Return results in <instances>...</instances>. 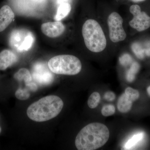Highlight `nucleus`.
<instances>
[{
	"instance_id": "1",
	"label": "nucleus",
	"mask_w": 150,
	"mask_h": 150,
	"mask_svg": "<svg viewBox=\"0 0 150 150\" xmlns=\"http://www.w3.org/2000/svg\"><path fill=\"white\" fill-rule=\"evenodd\" d=\"M110 136L107 126L99 123L89 124L77 135L75 145L79 150H94L106 144Z\"/></svg>"
},
{
	"instance_id": "2",
	"label": "nucleus",
	"mask_w": 150,
	"mask_h": 150,
	"mask_svg": "<svg viewBox=\"0 0 150 150\" xmlns=\"http://www.w3.org/2000/svg\"><path fill=\"white\" fill-rule=\"evenodd\" d=\"M64 107V102L59 96H48L33 103L28 108L30 119L36 122L48 121L56 117Z\"/></svg>"
},
{
	"instance_id": "3",
	"label": "nucleus",
	"mask_w": 150,
	"mask_h": 150,
	"mask_svg": "<svg viewBox=\"0 0 150 150\" xmlns=\"http://www.w3.org/2000/svg\"><path fill=\"white\" fill-rule=\"evenodd\" d=\"M82 32L86 47L89 51L98 53L104 50L107 44L106 38L102 28L96 21L87 20Z\"/></svg>"
},
{
	"instance_id": "4",
	"label": "nucleus",
	"mask_w": 150,
	"mask_h": 150,
	"mask_svg": "<svg viewBox=\"0 0 150 150\" xmlns=\"http://www.w3.org/2000/svg\"><path fill=\"white\" fill-rule=\"evenodd\" d=\"M49 69L57 74L75 75L81 71L82 64L77 57L71 55L54 56L48 62Z\"/></svg>"
},
{
	"instance_id": "5",
	"label": "nucleus",
	"mask_w": 150,
	"mask_h": 150,
	"mask_svg": "<svg viewBox=\"0 0 150 150\" xmlns=\"http://www.w3.org/2000/svg\"><path fill=\"white\" fill-rule=\"evenodd\" d=\"M34 41L33 34L24 29L13 30L9 38L11 46L19 52L28 51L32 47Z\"/></svg>"
},
{
	"instance_id": "6",
	"label": "nucleus",
	"mask_w": 150,
	"mask_h": 150,
	"mask_svg": "<svg viewBox=\"0 0 150 150\" xmlns=\"http://www.w3.org/2000/svg\"><path fill=\"white\" fill-rule=\"evenodd\" d=\"M123 18L117 13H112L108 16L109 37L112 42L117 43L126 39V34L123 27Z\"/></svg>"
},
{
	"instance_id": "7",
	"label": "nucleus",
	"mask_w": 150,
	"mask_h": 150,
	"mask_svg": "<svg viewBox=\"0 0 150 150\" xmlns=\"http://www.w3.org/2000/svg\"><path fill=\"white\" fill-rule=\"evenodd\" d=\"M130 11L134 18L129 22L130 26L139 31L146 30L150 27V17L145 12L141 11L138 5H133L130 8Z\"/></svg>"
},
{
	"instance_id": "8",
	"label": "nucleus",
	"mask_w": 150,
	"mask_h": 150,
	"mask_svg": "<svg viewBox=\"0 0 150 150\" xmlns=\"http://www.w3.org/2000/svg\"><path fill=\"white\" fill-rule=\"evenodd\" d=\"M47 65L43 62L35 63L33 67L32 76L38 83L42 85H47L53 81L54 76Z\"/></svg>"
},
{
	"instance_id": "9",
	"label": "nucleus",
	"mask_w": 150,
	"mask_h": 150,
	"mask_svg": "<svg viewBox=\"0 0 150 150\" xmlns=\"http://www.w3.org/2000/svg\"><path fill=\"white\" fill-rule=\"evenodd\" d=\"M64 25L60 21L50 22L42 24L41 30L44 34L50 38H56L62 35L64 32Z\"/></svg>"
},
{
	"instance_id": "10",
	"label": "nucleus",
	"mask_w": 150,
	"mask_h": 150,
	"mask_svg": "<svg viewBox=\"0 0 150 150\" xmlns=\"http://www.w3.org/2000/svg\"><path fill=\"white\" fill-rule=\"evenodd\" d=\"M14 17V13L10 7L8 5L3 6L0 9V32L8 27Z\"/></svg>"
},
{
	"instance_id": "11",
	"label": "nucleus",
	"mask_w": 150,
	"mask_h": 150,
	"mask_svg": "<svg viewBox=\"0 0 150 150\" xmlns=\"http://www.w3.org/2000/svg\"><path fill=\"white\" fill-rule=\"evenodd\" d=\"M18 57L11 50L5 49L0 52V70L4 71L16 62Z\"/></svg>"
},
{
	"instance_id": "12",
	"label": "nucleus",
	"mask_w": 150,
	"mask_h": 150,
	"mask_svg": "<svg viewBox=\"0 0 150 150\" xmlns=\"http://www.w3.org/2000/svg\"><path fill=\"white\" fill-rule=\"evenodd\" d=\"M133 101L125 94L123 93L119 97L117 103L118 110L122 113H126L131 110Z\"/></svg>"
},
{
	"instance_id": "13",
	"label": "nucleus",
	"mask_w": 150,
	"mask_h": 150,
	"mask_svg": "<svg viewBox=\"0 0 150 150\" xmlns=\"http://www.w3.org/2000/svg\"><path fill=\"white\" fill-rule=\"evenodd\" d=\"M14 78L19 81H23L26 86L32 82V75L28 70L25 68H22L19 70L14 75Z\"/></svg>"
},
{
	"instance_id": "14",
	"label": "nucleus",
	"mask_w": 150,
	"mask_h": 150,
	"mask_svg": "<svg viewBox=\"0 0 150 150\" xmlns=\"http://www.w3.org/2000/svg\"><path fill=\"white\" fill-rule=\"evenodd\" d=\"M71 6L69 4L67 3H62L57 10L54 19L56 21H60L67 17L71 12Z\"/></svg>"
},
{
	"instance_id": "15",
	"label": "nucleus",
	"mask_w": 150,
	"mask_h": 150,
	"mask_svg": "<svg viewBox=\"0 0 150 150\" xmlns=\"http://www.w3.org/2000/svg\"><path fill=\"white\" fill-rule=\"evenodd\" d=\"M144 136V134L142 132L135 134L130 139L128 140L124 145V149H130L131 148L135 146L138 143L143 139Z\"/></svg>"
},
{
	"instance_id": "16",
	"label": "nucleus",
	"mask_w": 150,
	"mask_h": 150,
	"mask_svg": "<svg viewBox=\"0 0 150 150\" xmlns=\"http://www.w3.org/2000/svg\"><path fill=\"white\" fill-rule=\"evenodd\" d=\"M133 52L139 59H143L146 55V46L144 47L139 43H135L131 46Z\"/></svg>"
},
{
	"instance_id": "17",
	"label": "nucleus",
	"mask_w": 150,
	"mask_h": 150,
	"mask_svg": "<svg viewBox=\"0 0 150 150\" xmlns=\"http://www.w3.org/2000/svg\"><path fill=\"white\" fill-rule=\"evenodd\" d=\"M140 65L137 62H134L131 65V68L126 73V79L128 81H133L135 79V75L139 71Z\"/></svg>"
},
{
	"instance_id": "18",
	"label": "nucleus",
	"mask_w": 150,
	"mask_h": 150,
	"mask_svg": "<svg viewBox=\"0 0 150 150\" xmlns=\"http://www.w3.org/2000/svg\"><path fill=\"white\" fill-rule=\"evenodd\" d=\"M100 96L98 92H95L91 94L88 100V105L91 108L97 107L100 101Z\"/></svg>"
},
{
	"instance_id": "19",
	"label": "nucleus",
	"mask_w": 150,
	"mask_h": 150,
	"mask_svg": "<svg viewBox=\"0 0 150 150\" xmlns=\"http://www.w3.org/2000/svg\"><path fill=\"white\" fill-rule=\"evenodd\" d=\"M15 96L17 98L20 100H26L30 96L29 90L27 88H18L16 92Z\"/></svg>"
},
{
	"instance_id": "20",
	"label": "nucleus",
	"mask_w": 150,
	"mask_h": 150,
	"mask_svg": "<svg viewBox=\"0 0 150 150\" xmlns=\"http://www.w3.org/2000/svg\"><path fill=\"white\" fill-rule=\"evenodd\" d=\"M125 93L133 102L138 99L139 97V92L131 87L126 88Z\"/></svg>"
},
{
	"instance_id": "21",
	"label": "nucleus",
	"mask_w": 150,
	"mask_h": 150,
	"mask_svg": "<svg viewBox=\"0 0 150 150\" xmlns=\"http://www.w3.org/2000/svg\"><path fill=\"white\" fill-rule=\"evenodd\" d=\"M115 108L112 105H107L103 107L101 113L103 116H109L114 114Z\"/></svg>"
},
{
	"instance_id": "22",
	"label": "nucleus",
	"mask_w": 150,
	"mask_h": 150,
	"mask_svg": "<svg viewBox=\"0 0 150 150\" xmlns=\"http://www.w3.org/2000/svg\"><path fill=\"white\" fill-rule=\"evenodd\" d=\"M120 64L124 67L128 66L132 62V59L130 55L125 54L121 56L119 59Z\"/></svg>"
},
{
	"instance_id": "23",
	"label": "nucleus",
	"mask_w": 150,
	"mask_h": 150,
	"mask_svg": "<svg viewBox=\"0 0 150 150\" xmlns=\"http://www.w3.org/2000/svg\"><path fill=\"white\" fill-rule=\"evenodd\" d=\"M104 98L107 101H112L115 99V95L112 92L108 91L105 94Z\"/></svg>"
},
{
	"instance_id": "24",
	"label": "nucleus",
	"mask_w": 150,
	"mask_h": 150,
	"mask_svg": "<svg viewBox=\"0 0 150 150\" xmlns=\"http://www.w3.org/2000/svg\"><path fill=\"white\" fill-rule=\"evenodd\" d=\"M26 87L29 90L31 91H36L38 88L36 84L35 83L32 82L27 86H26Z\"/></svg>"
},
{
	"instance_id": "25",
	"label": "nucleus",
	"mask_w": 150,
	"mask_h": 150,
	"mask_svg": "<svg viewBox=\"0 0 150 150\" xmlns=\"http://www.w3.org/2000/svg\"><path fill=\"white\" fill-rule=\"evenodd\" d=\"M131 1L137 3L140 2L144 1H145V0H131Z\"/></svg>"
},
{
	"instance_id": "26",
	"label": "nucleus",
	"mask_w": 150,
	"mask_h": 150,
	"mask_svg": "<svg viewBox=\"0 0 150 150\" xmlns=\"http://www.w3.org/2000/svg\"><path fill=\"white\" fill-rule=\"evenodd\" d=\"M67 1V0H58V1L60 3H65V2Z\"/></svg>"
},
{
	"instance_id": "27",
	"label": "nucleus",
	"mask_w": 150,
	"mask_h": 150,
	"mask_svg": "<svg viewBox=\"0 0 150 150\" xmlns=\"http://www.w3.org/2000/svg\"><path fill=\"white\" fill-rule=\"evenodd\" d=\"M147 90L148 94H149V96H150V86L148 88Z\"/></svg>"
},
{
	"instance_id": "28",
	"label": "nucleus",
	"mask_w": 150,
	"mask_h": 150,
	"mask_svg": "<svg viewBox=\"0 0 150 150\" xmlns=\"http://www.w3.org/2000/svg\"><path fill=\"white\" fill-rule=\"evenodd\" d=\"M35 1L38 2H41L43 1H45V0H34Z\"/></svg>"
},
{
	"instance_id": "29",
	"label": "nucleus",
	"mask_w": 150,
	"mask_h": 150,
	"mask_svg": "<svg viewBox=\"0 0 150 150\" xmlns=\"http://www.w3.org/2000/svg\"><path fill=\"white\" fill-rule=\"evenodd\" d=\"M1 127H0V134H1Z\"/></svg>"
}]
</instances>
